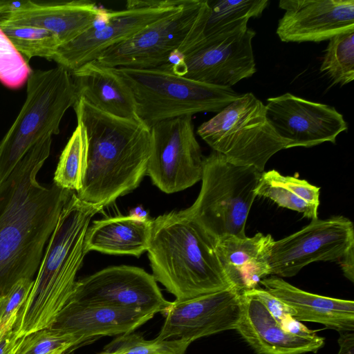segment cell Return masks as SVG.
I'll return each instance as SVG.
<instances>
[{
    "label": "cell",
    "mask_w": 354,
    "mask_h": 354,
    "mask_svg": "<svg viewBox=\"0 0 354 354\" xmlns=\"http://www.w3.org/2000/svg\"><path fill=\"white\" fill-rule=\"evenodd\" d=\"M191 344L183 339L147 340L133 332L118 335L97 354H185Z\"/></svg>",
    "instance_id": "cell-30"
},
{
    "label": "cell",
    "mask_w": 354,
    "mask_h": 354,
    "mask_svg": "<svg viewBox=\"0 0 354 354\" xmlns=\"http://www.w3.org/2000/svg\"><path fill=\"white\" fill-rule=\"evenodd\" d=\"M187 0H129L121 10L106 11L84 32L60 46L51 61L70 72L95 61L107 48L177 11Z\"/></svg>",
    "instance_id": "cell-11"
},
{
    "label": "cell",
    "mask_w": 354,
    "mask_h": 354,
    "mask_svg": "<svg viewBox=\"0 0 354 354\" xmlns=\"http://www.w3.org/2000/svg\"><path fill=\"white\" fill-rule=\"evenodd\" d=\"M153 316L127 308L68 301L51 326L73 335L82 344L102 336L133 333Z\"/></svg>",
    "instance_id": "cell-19"
},
{
    "label": "cell",
    "mask_w": 354,
    "mask_h": 354,
    "mask_svg": "<svg viewBox=\"0 0 354 354\" xmlns=\"http://www.w3.org/2000/svg\"><path fill=\"white\" fill-rule=\"evenodd\" d=\"M255 35L248 28L228 37L203 39L183 54L178 64L163 70L205 84L232 88L257 71L252 44Z\"/></svg>",
    "instance_id": "cell-14"
},
{
    "label": "cell",
    "mask_w": 354,
    "mask_h": 354,
    "mask_svg": "<svg viewBox=\"0 0 354 354\" xmlns=\"http://www.w3.org/2000/svg\"><path fill=\"white\" fill-rule=\"evenodd\" d=\"M277 35L283 42H320L354 30L353 0H281Z\"/></svg>",
    "instance_id": "cell-17"
},
{
    "label": "cell",
    "mask_w": 354,
    "mask_h": 354,
    "mask_svg": "<svg viewBox=\"0 0 354 354\" xmlns=\"http://www.w3.org/2000/svg\"><path fill=\"white\" fill-rule=\"evenodd\" d=\"M70 73L78 98L107 114L138 120L132 92L115 68L93 61Z\"/></svg>",
    "instance_id": "cell-23"
},
{
    "label": "cell",
    "mask_w": 354,
    "mask_h": 354,
    "mask_svg": "<svg viewBox=\"0 0 354 354\" xmlns=\"http://www.w3.org/2000/svg\"><path fill=\"white\" fill-rule=\"evenodd\" d=\"M49 155L28 153L0 184V294L38 271L73 191L44 186L37 174Z\"/></svg>",
    "instance_id": "cell-1"
},
{
    "label": "cell",
    "mask_w": 354,
    "mask_h": 354,
    "mask_svg": "<svg viewBox=\"0 0 354 354\" xmlns=\"http://www.w3.org/2000/svg\"><path fill=\"white\" fill-rule=\"evenodd\" d=\"M129 216L140 221L149 219V213L142 206H137L129 212Z\"/></svg>",
    "instance_id": "cell-38"
},
{
    "label": "cell",
    "mask_w": 354,
    "mask_h": 354,
    "mask_svg": "<svg viewBox=\"0 0 354 354\" xmlns=\"http://www.w3.org/2000/svg\"><path fill=\"white\" fill-rule=\"evenodd\" d=\"M197 133L230 162L252 166L261 172L269 159L286 146L268 122L265 104L252 93L241 94L204 122Z\"/></svg>",
    "instance_id": "cell-8"
},
{
    "label": "cell",
    "mask_w": 354,
    "mask_h": 354,
    "mask_svg": "<svg viewBox=\"0 0 354 354\" xmlns=\"http://www.w3.org/2000/svg\"><path fill=\"white\" fill-rule=\"evenodd\" d=\"M274 240L270 234L252 237L226 236L216 241V248L228 279L240 292L258 286L271 274L270 259Z\"/></svg>",
    "instance_id": "cell-22"
},
{
    "label": "cell",
    "mask_w": 354,
    "mask_h": 354,
    "mask_svg": "<svg viewBox=\"0 0 354 354\" xmlns=\"http://www.w3.org/2000/svg\"><path fill=\"white\" fill-rule=\"evenodd\" d=\"M209 13L203 39L234 36L248 30L250 18L261 16L268 0H207Z\"/></svg>",
    "instance_id": "cell-26"
},
{
    "label": "cell",
    "mask_w": 354,
    "mask_h": 354,
    "mask_svg": "<svg viewBox=\"0 0 354 354\" xmlns=\"http://www.w3.org/2000/svg\"><path fill=\"white\" fill-rule=\"evenodd\" d=\"M257 354H302L317 352L324 338L285 331L257 298L241 292L240 315L235 329Z\"/></svg>",
    "instance_id": "cell-18"
},
{
    "label": "cell",
    "mask_w": 354,
    "mask_h": 354,
    "mask_svg": "<svg viewBox=\"0 0 354 354\" xmlns=\"http://www.w3.org/2000/svg\"><path fill=\"white\" fill-rule=\"evenodd\" d=\"M26 83L24 105L0 142V184L29 151H50L53 136L78 98L70 71L61 66L32 71Z\"/></svg>",
    "instance_id": "cell-5"
},
{
    "label": "cell",
    "mask_w": 354,
    "mask_h": 354,
    "mask_svg": "<svg viewBox=\"0 0 354 354\" xmlns=\"http://www.w3.org/2000/svg\"><path fill=\"white\" fill-rule=\"evenodd\" d=\"M96 3L87 0L40 3L32 1L23 10L8 15L1 24L35 26L54 33L61 46L88 29L104 12Z\"/></svg>",
    "instance_id": "cell-20"
},
{
    "label": "cell",
    "mask_w": 354,
    "mask_h": 354,
    "mask_svg": "<svg viewBox=\"0 0 354 354\" xmlns=\"http://www.w3.org/2000/svg\"><path fill=\"white\" fill-rule=\"evenodd\" d=\"M34 279L23 278L0 294V326L6 331L14 329L18 313L32 288Z\"/></svg>",
    "instance_id": "cell-33"
},
{
    "label": "cell",
    "mask_w": 354,
    "mask_h": 354,
    "mask_svg": "<svg viewBox=\"0 0 354 354\" xmlns=\"http://www.w3.org/2000/svg\"><path fill=\"white\" fill-rule=\"evenodd\" d=\"M260 283L293 311L295 319L322 324L338 332L354 330L353 300L308 292L277 276L266 277Z\"/></svg>",
    "instance_id": "cell-21"
},
{
    "label": "cell",
    "mask_w": 354,
    "mask_h": 354,
    "mask_svg": "<svg viewBox=\"0 0 354 354\" xmlns=\"http://www.w3.org/2000/svg\"><path fill=\"white\" fill-rule=\"evenodd\" d=\"M281 328L286 332L297 335H309L315 333L304 326L301 322L287 315L280 322Z\"/></svg>",
    "instance_id": "cell-35"
},
{
    "label": "cell",
    "mask_w": 354,
    "mask_h": 354,
    "mask_svg": "<svg viewBox=\"0 0 354 354\" xmlns=\"http://www.w3.org/2000/svg\"><path fill=\"white\" fill-rule=\"evenodd\" d=\"M67 351L66 350L60 349L55 351H53L49 354H65Z\"/></svg>",
    "instance_id": "cell-39"
},
{
    "label": "cell",
    "mask_w": 354,
    "mask_h": 354,
    "mask_svg": "<svg viewBox=\"0 0 354 354\" xmlns=\"http://www.w3.org/2000/svg\"><path fill=\"white\" fill-rule=\"evenodd\" d=\"M100 210L73 192L64 206L46 245L36 279L19 311L14 331L18 338L51 326L73 291L86 254L85 236Z\"/></svg>",
    "instance_id": "cell-4"
},
{
    "label": "cell",
    "mask_w": 354,
    "mask_h": 354,
    "mask_svg": "<svg viewBox=\"0 0 354 354\" xmlns=\"http://www.w3.org/2000/svg\"><path fill=\"white\" fill-rule=\"evenodd\" d=\"M316 261L339 264L343 274L354 281V226L343 216L313 219L300 230L274 241L271 250V274L291 277Z\"/></svg>",
    "instance_id": "cell-10"
},
{
    "label": "cell",
    "mask_w": 354,
    "mask_h": 354,
    "mask_svg": "<svg viewBox=\"0 0 354 354\" xmlns=\"http://www.w3.org/2000/svg\"><path fill=\"white\" fill-rule=\"evenodd\" d=\"M18 339L14 329L6 333L0 340V354H12Z\"/></svg>",
    "instance_id": "cell-37"
},
{
    "label": "cell",
    "mask_w": 354,
    "mask_h": 354,
    "mask_svg": "<svg viewBox=\"0 0 354 354\" xmlns=\"http://www.w3.org/2000/svg\"><path fill=\"white\" fill-rule=\"evenodd\" d=\"M115 68L132 92L138 120L149 129L176 118L218 113L241 95L161 68Z\"/></svg>",
    "instance_id": "cell-6"
},
{
    "label": "cell",
    "mask_w": 354,
    "mask_h": 354,
    "mask_svg": "<svg viewBox=\"0 0 354 354\" xmlns=\"http://www.w3.org/2000/svg\"><path fill=\"white\" fill-rule=\"evenodd\" d=\"M266 117L286 149L312 147L326 142L333 144L348 129L344 116L335 107L312 102L290 93L269 97Z\"/></svg>",
    "instance_id": "cell-15"
},
{
    "label": "cell",
    "mask_w": 354,
    "mask_h": 354,
    "mask_svg": "<svg viewBox=\"0 0 354 354\" xmlns=\"http://www.w3.org/2000/svg\"><path fill=\"white\" fill-rule=\"evenodd\" d=\"M1 326H0V340L2 338L3 335L7 333Z\"/></svg>",
    "instance_id": "cell-40"
},
{
    "label": "cell",
    "mask_w": 354,
    "mask_h": 354,
    "mask_svg": "<svg viewBox=\"0 0 354 354\" xmlns=\"http://www.w3.org/2000/svg\"><path fill=\"white\" fill-rule=\"evenodd\" d=\"M240 299L241 292L230 288L187 300H175L161 313L165 322L156 338L183 339L192 343L201 337L235 330Z\"/></svg>",
    "instance_id": "cell-16"
},
{
    "label": "cell",
    "mask_w": 354,
    "mask_h": 354,
    "mask_svg": "<svg viewBox=\"0 0 354 354\" xmlns=\"http://www.w3.org/2000/svg\"><path fill=\"white\" fill-rule=\"evenodd\" d=\"M151 221H140L129 215L94 221L86 233L85 251L139 257L148 249Z\"/></svg>",
    "instance_id": "cell-24"
},
{
    "label": "cell",
    "mask_w": 354,
    "mask_h": 354,
    "mask_svg": "<svg viewBox=\"0 0 354 354\" xmlns=\"http://www.w3.org/2000/svg\"><path fill=\"white\" fill-rule=\"evenodd\" d=\"M0 28L17 50L29 59L42 57L51 61L61 46L54 33L41 27L1 24Z\"/></svg>",
    "instance_id": "cell-28"
},
{
    "label": "cell",
    "mask_w": 354,
    "mask_h": 354,
    "mask_svg": "<svg viewBox=\"0 0 354 354\" xmlns=\"http://www.w3.org/2000/svg\"><path fill=\"white\" fill-rule=\"evenodd\" d=\"M73 107L88 140L86 170L76 194L101 211L134 190L147 175L151 129L139 120L107 114L81 97Z\"/></svg>",
    "instance_id": "cell-2"
},
{
    "label": "cell",
    "mask_w": 354,
    "mask_h": 354,
    "mask_svg": "<svg viewBox=\"0 0 354 354\" xmlns=\"http://www.w3.org/2000/svg\"><path fill=\"white\" fill-rule=\"evenodd\" d=\"M261 174L254 167L234 165L212 151L203 158L199 194L183 210L216 241L231 235L245 236V223Z\"/></svg>",
    "instance_id": "cell-7"
},
{
    "label": "cell",
    "mask_w": 354,
    "mask_h": 354,
    "mask_svg": "<svg viewBox=\"0 0 354 354\" xmlns=\"http://www.w3.org/2000/svg\"><path fill=\"white\" fill-rule=\"evenodd\" d=\"M354 330L341 331L337 340L339 350L337 354H354Z\"/></svg>",
    "instance_id": "cell-36"
},
{
    "label": "cell",
    "mask_w": 354,
    "mask_h": 354,
    "mask_svg": "<svg viewBox=\"0 0 354 354\" xmlns=\"http://www.w3.org/2000/svg\"><path fill=\"white\" fill-rule=\"evenodd\" d=\"M87 154L86 133L84 126L77 122L60 155L53 183L62 189L78 192L85 176Z\"/></svg>",
    "instance_id": "cell-27"
},
{
    "label": "cell",
    "mask_w": 354,
    "mask_h": 354,
    "mask_svg": "<svg viewBox=\"0 0 354 354\" xmlns=\"http://www.w3.org/2000/svg\"><path fill=\"white\" fill-rule=\"evenodd\" d=\"M32 70L0 28V82L10 88L26 83Z\"/></svg>",
    "instance_id": "cell-32"
},
{
    "label": "cell",
    "mask_w": 354,
    "mask_h": 354,
    "mask_svg": "<svg viewBox=\"0 0 354 354\" xmlns=\"http://www.w3.org/2000/svg\"><path fill=\"white\" fill-rule=\"evenodd\" d=\"M150 129L151 153L147 175L153 184L162 192L172 194L201 180L203 157L192 116L162 121Z\"/></svg>",
    "instance_id": "cell-12"
},
{
    "label": "cell",
    "mask_w": 354,
    "mask_h": 354,
    "mask_svg": "<svg viewBox=\"0 0 354 354\" xmlns=\"http://www.w3.org/2000/svg\"><path fill=\"white\" fill-rule=\"evenodd\" d=\"M333 84L344 86L354 79V30L329 39L320 66Z\"/></svg>",
    "instance_id": "cell-29"
},
{
    "label": "cell",
    "mask_w": 354,
    "mask_h": 354,
    "mask_svg": "<svg viewBox=\"0 0 354 354\" xmlns=\"http://www.w3.org/2000/svg\"><path fill=\"white\" fill-rule=\"evenodd\" d=\"M80 344L73 335L49 326L19 338L12 354H49Z\"/></svg>",
    "instance_id": "cell-31"
},
{
    "label": "cell",
    "mask_w": 354,
    "mask_h": 354,
    "mask_svg": "<svg viewBox=\"0 0 354 354\" xmlns=\"http://www.w3.org/2000/svg\"><path fill=\"white\" fill-rule=\"evenodd\" d=\"M243 292L259 300L279 324L281 321L287 315H290L292 317L294 315L293 311L286 304L270 294L266 289L257 287L243 290Z\"/></svg>",
    "instance_id": "cell-34"
},
{
    "label": "cell",
    "mask_w": 354,
    "mask_h": 354,
    "mask_svg": "<svg viewBox=\"0 0 354 354\" xmlns=\"http://www.w3.org/2000/svg\"><path fill=\"white\" fill-rule=\"evenodd\" d=\"M68 301L127 308L155 315L170 305L152 274L131 266H111L76 281ZM67 304V303H66Z\"/></svg>",
    "instance_id": "cell-13"
},
{
    "label": "cell",
    "mask_w": 354,
    "mask_h": 354,
    "mask_svg": "<svg viewBox=\"0 0 354 354\" xmlns=\"http://www.w3.org/2000/svg\"><path fill=\"white\" fill-rule=\"evenodd\" d=\"M255 194L279 207L290 209L311 220L317 218L320 187L304 179L283 176L275 169L261 174Z\"/></svg>",
    "instance_id": "cell-25"
},
{
    "label": "cell",
    "mask_w": 354,
    "mask_h": 354,
    "mask_svg": "<svg viewBox=\"0 0 354 354\" xmlns=\"http://www.w3.org/2000/svg\"><path fill=\"white\" fill-rule=\"evenodd\" d=\"M207 0H187L177 11L105 50L95 60L110 68H157L176 50L185 53L203 39Z\"/></svg>",
    "instance_id": "cell-9"
},
{
    "label": "cell",
    "mask_w": 354,
    "mask_h": 354,
    "mask_svg": "<svg viewBox=\"0 0 354 354\" xmlns=\"http://www.w3.org/2000/svg\"><path fill=\"white\" fill-rule=\"evenodd\" d=\"M147 252L153 277L177 301L234 288L221 264L216 240L184 210L151 221Z\"/></svg>",
    "instance_id": "cell-3"
}]
</instances>
